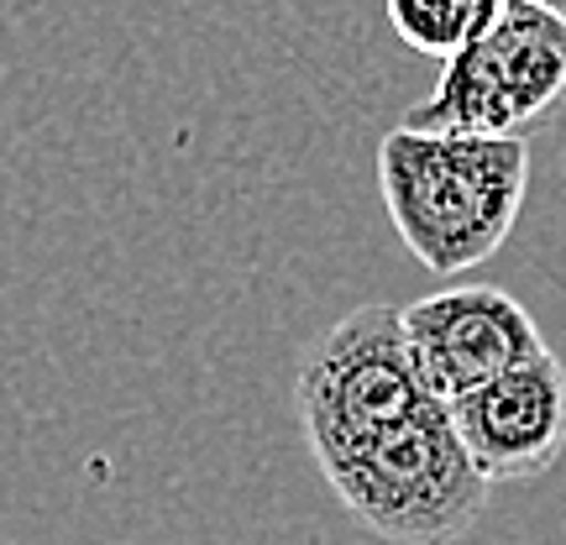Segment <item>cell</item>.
I'll list each match as a JSON object with an SVG mask.
<instances>
[{
    "label": "cell",
    "instance_id": "6da1fadb",
    "mask_svg": "<svg viewBox=\"0 0 566 545\" xmlns=\"http://www.w3.org/2000/svg\"><path fill=\"white\" fill-rule=\"evenodd\" d=\"M378 195L388 226L424 273H467L488 263L520 226L530 137L388 126L378 142Z\"/></svg>",
    "mask_w": 566,
    "mask_h": 545
},
{
    "label": "cell",
    "instance_id": "7a4b0ae2",
    "mask_svg": "<svg viewBox=\"0 0 566 545\" xmlns=\"http://www.w3.org/2000/svg\"><path fill=\"white\" fill-rule=\"evenodd\" d=\"M321 478L352 520L394 545H446L483 520L488 483L441 399L325 457Z\"/></svg>",
    "mask_w": 566,
    "mask_h": 545
},
{
    "label": "cell",
    "instance_id": "3957f363",
    "mask_svg": "<svg viewBox=\"0 0 566 545\" xmlns=\"http://www.w3.org/2000/svg\"><path fill=\"white\" fill-rule=\"evenodd\" d=\"M566 95V17L541 0H504L483 38L441 63V80L405 116L420 132L530 137Z\"/></svg>",
    "mask_w": 566,
    "mask_h": 545
},
{
    "label": "cell",
    "instance_id": "277c9868",
    "mask_svg": "<svg viewBox=\"0 0 566 545\" xmlns=\"http://www.w3.org/2000/svg\"><path fill=\"white\" fill-rule=\"evenodd\" d=\"M430 399L436 394L424 388L405 336V310L394 304H363L342 315L325 336L304 346L294 378V409L315 462L405 420L409 409Z\"/></svg>",
    "mask_w": 566,
    "mask_h": 545
},
{
    "label": "cell",
    "instance_id": "5b68a950",
    "mask_svg": "<svg viewBox=\"0 0 566 545\" xmlns=\"http://www.w3.org/2000/svg\"><path fill=\"white\" fill-rule=\"evenodd\" d=\"M405 336L424 388L451 405L504 367L535 357L546 336L525 304L499 283H457L405 310Z\"/></svg>",
    "mask_w": 566,
    "mask_h": 545
},
{
    "label": "cell",
    "instance_id": "8992f818",
    "mask_svg": "<svg viewBox=\"0 0 566 545\" xmlns=\"http://www.w3.org/2000/svg\"><path fill=\"white\" fill-rule=\"evenodd\" d=\"M446 409L488 483L546 478L566 451V363L541 346Z\"/></svg>",
    "mask_w": 566,
    "mask_h": 545
},
{
    "label": "cell",
    "instance_id": "52a82bcc",
    "mask_svg": "<svg viewBox=\"0 0 566 545\" xmlns=\"http://www.w3.org/2000/svg\"><path fill=\"white\" fill-rule=\"evenodd\" d=\"M394 38L409 53L446 63L451 53H462L472 38H483L493 17L504 11V0H384Z\"/></svg>",
    "mask_w": 566,
    "mask_h": 545
},
{
    "label": "cell",
    "instance_id": "ba28073f",
    "mask_svg": "<svg viewBox=\"0 0 566 545\" xmlns=\"http://www.w3.org/2000/svg\"><path fill=\"white\" fill-rule=\"evenodd\" d=\"M541 6H551V11H562L566 17V0H541Z\"/></svg>",
    "mask_w": 566,
    "mask_h": 545
}]
</instances>
